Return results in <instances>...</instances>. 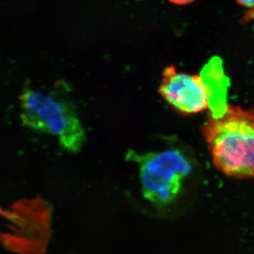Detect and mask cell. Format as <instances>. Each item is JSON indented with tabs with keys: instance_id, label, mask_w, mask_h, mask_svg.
<instances>
[{
	"instance_id": "5",
	"label": "cell",
	"mask_w": 254,
	"mask_h": 254,
	"mask_svg": "<svg viewBox=\"0 0 254 254\" xmlns=\"http://www.w3.org/2000/svg\"><path fill=\"white\" fill-rule=\"evenodd\" d=\"M237 2L247 8H254V0H237Z\"/></svg>"
},
{
	"instance_id": "4",
	"label": "cell",
	"mask_w": 254,
	"mask_h": 254,
	"mask_svg": "<svg viewBox=\"0 0 254 254\" xmlns=\"http://www.w3.org/2000/svg\"><path fill=\"white\" fill-rule=\"evenodd\" d=\"M158 92L182 115L200 113L210 107V94L202 76L179 72L173 65L164 70Z\"/></svg>"
},
{
	"instance_id": "1",
	"label": "cell",
	"mask_w": 254,
	"mask_h": 254,
	"mask_svg": "<svg viewBox=\"0 0 254 254\" xmlns=\"http://www.w3.org/2000/svg\"><path fill=\"white\" fill-rule=\"evenodd\" d=\"M203 132L215 168L234 178H254V113L228 105L208 119Z\"/></svg>"
},
{
	"instance_id": "3",
	"label": "cell",
	"mask_w": 254,
	"mask_h": 254,
	"mask_svg": "<svg viewBox=\"0 0 254 254\" xmlns=\"http://www.w3.org/2000/svg\"><path fill=\"white\" fill-rule=\"evenodd\" d=\"M127 158L138 165L142 193L159 207L173 203L192 170L191 163L177 149L138 154L131 152Z\"/></svg>"
},
{
	"instance_id": "2",
	"label": "cell",
	"mask_w": 254,
	"mask_h": 254,
	"mask_svg": "<svg viewBox=\"0 0 254 254\" xmlns=\"http://www.w3.org/2000/svg\"><path fill=\"white\" fill-rule=\"evenodd\" d=\"M23 125L55 136L65 149L76 153L86 140L84 128L72 105L54 93L27 89L20 95Z\"/></svg>"
},
{
	"instance_id": "6",
	"label": "cell",
	"mask_w": 254,
	"mask_h": 254,
	"mask_svg": "<svg viewBox=\"0 0 254 254\" xmlns=\"http://www.w3.org/2000/svg\"><path fill=\"white\" fill-rule=\"evenodd\" d=\"M170 2L177 5H185L193 2L194 0H169Z\"/></svg>"
}]
</instances>
